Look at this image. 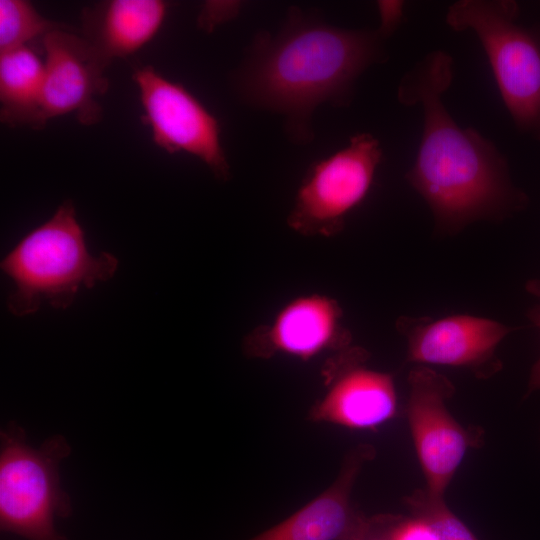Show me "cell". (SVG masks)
<instances>
[{"mask_svg":"<svg viewBox=\"0 0 540 540\" xmlns=\"http://www.w3.org/2000/svg\"><path fill=\"white\" fill-rule=\"evenodd\" d=\"M391 540H440L435 529L424 519L416 516L399 517L390 531Z\"/></svg>","mask_w":540,"mask_h":540,"instance_id":"obj_19","label":"cell"},{"mask_svg":"<svg viewBox=\"0 0 540 540\" xmlns=\"http://www.w3.org/2000/svg\"><path fill=\"white\" fill-rule=\"evenodd\" d=\"M67 28L43 17L25 0H0V53L28 46L36 37Z\"/></svg>","mask_w":540,"mask_h":540,"instance_id":"obj_16","label":"cell"},{"mask_svg":"<svg viewBox=\"0 0 540 540\" xmlns=\"http://www.w3.org/2000/svg\"><path fill=\"white\" fill-rule=\"evenodd\" d=\"M118 266L111 253L89 252L74 204L67 199L1 261L2 272L14 284L6 306L16 317L35 313L42 303L67 309L81 288L112 278Z\"/></svg>","mask_w":540,"mask_h":540,"instance_id":"obj_3","label":"cell"},{"mask_svg":"<svg viewBox=\"0 0 540 540\" xmlns=\"http://www.w3.org/2000/svg\"><path fill=\"white\" fill-rule=\"evenodd\" d=\"M339 302L321 293L288 300L265 324L256 326L243 342L245 353L255 358L283 355L308 361L325 352L351 346Z\"/></svg>","mask_w":540,"mask_h":540,"instance_id":"obj_10","label":"cell"},{"mask_svg":"<svg viewBox=\"0 0 540 540\" xmlns=\"http://www.w3.org/2000/svg\"><path fill=\"white\" fill-rule=\"evenodd\" d=\"M526 290L540 300V279L529 280L526 284ZM528 318L540 329V303L528 312ZM537 390H540V357L534 364L530 373L528 394Z\"/></svg>","mask_w":540,"mask_h":540,"instance_id":"obj_20","label":"cell"},{"mask_svg":"<svg viewBox=\"0 0 540 540\" xmlns=\"http://www.w3.org/2000/svg\"><path fill=\"white\" fill-rule=\"evenodd\" d=\"M45 52L42 117L73 113L83 125L100 121L102 109L96 98L109 86V66L83 36L69 28L57 29L42 38Z\"/></svg>","mask_w":540,"mask_h":540,"instance_id":"obj_12","label":"cell"},{"mask_svg":"<svg viewBox=\"0 0 540 540\" xmlns=\"http://www.w3.org/2000/svg\"><path fill=\"white\" fill-rule=\"evenodd\" d=\"M406 416L416 454L426 480L425 489L444 497L467 450L483 441L479 428H464L447 409L455 386L443 374L425 366L408 375Z\"/></svg>","mask_w":540,"mask_h":540,"instance_id":"obj_7","label":"cell"},{"mask_svg":"<svg viewBox=\"0 0 540 540\" xmlns=\"http://www.w3.org/2000/svg\"><path fill=\"white\" fill-rule=\"evenodd\" d=\"M392 34L376 29L335 27L294 6L281 29L255 35L234 76L247 104L285 117V129L296 143L313 138L314 110L329 102L347 107L358 77L386 61L385 41Z\"/></svg>","mask_w":540,"mask_h":540,"instance_id":"obj_2","label":"cell"},{"mask_svg":"<svg viewBox=\"0 0 540 540\" xmlns=\"http://www.w3.org/2000/svg\"><path fill=\"white\" fill-rule=\"evenodd\" d=\"M374 456L371 445L361 444L352 449L328 489L251 540H366L387 529L398 516L367 517L351 503L356 478L363 465Z\"/></svg>","mask_w":540,"mask_h":540,"instance_id":"obj_13","label":"cell"},{"mask_svg":"<svg viewBox=\"0 0 540 540\" xmlns=\"http://www.w3.org/2000/svg\"><path fill=\"white\" fill-rule=\"evenodd\" d=\"M240 8L241 4L238 1H207L198 15V27L212 32L218 25L234 19L239 14Z\"/></svg>","mask_w":540,"mask_h":540,"instance_id":"obj_18","label":"cell"},{"mask_svg":"<svg viewBox=\"0 0 540 540\" xmlns=\"http://www.w3.org/2000/svg\"><path fill=\"white\" fill-rule=\"evenodd\" d=\"M372 134L353 135L348 145L311 165L294 198L286 222L306 237H333L347 215L367 196L382 160Z\"/></svg>","mask_w":540,"mask_h":540,"instance_id":"obj_6","label":"cell"},{"mask_svg":"<svg viewBox=\"0 0 540 540\" xmlns=\"http://www.w3.org/2000/svg\"><path fill=\"white\" fill-rule=\"evenodd\" d=\"M367 359V351L356 346L334 353L322 372L327 389L311 408L312 421L365 430L396 415L392 376L366 367Z\"/></svg>","mask_w":540,"mask_h":540,"instance_id":"obj_11","label":"cell"},{"mask_svg":"<svg viewBox=\"0 0 540 540\" xmlns=\"http://www.w3.org/2000/svg\"><path fill=\"white\" fill-rule=\"evenodd\" d=\"M167 13L161 0H110L83 12V37L106 63L140 50L158 33Z\"/></svg>","mask_w":540,"mask_h":540,"instance_id":"obj_14","label":"cell"},{"mask_svg":"<svg viewBox=\"0 0 540 540\" xmlns=\"http://www.w3.org/2000/svg\"><path fill=\"white\" fill-rule=\"evenodd\" d=\"M454 61L433 50L400 79V104L420 105L423 130L413 166L405 178L428 204L436 229L456 233L478 220H500L527 204L511 181L505 156L473 128H461L442 96L451 86Z\"/></svg>","mask_w":540,"mask_h":540,"instance_id":"obj_1","label":"cell"},{"mask_svg":"<svg viewBox=\"0 0 540 540\" xmlns=\"http://www.w3.org/2000/svg\"><path fill=\"white\" fill-rule=\"evenodd\" d=\"M133 79L154 143L170 154L185 152L199 158L216 179L228 181L231 169L214 115L182 84L152 66L136 69Z\"/></svg>","mask_w":540,"mask_h":540,"instance_id":"obj_8","label":"cell"},{"mask_svg":"<svg viewBox=\"0 0 540 540\" xmlns=\"http://www.w3.org/2000/svg\"><path fill=\"white\" fill-rule=\"evenodd\" d=\"M67 440L55 435L39 448L28 444L16 423L1 431L0 527L26 540H69L55 521L72 513L62 490L59 465L70 453Z\"/></svg>","mask_w":540,"mask_h":540,"instance_id":"obj_5","label":"cell"},{"mask_svg":"<svg viewBox=\"0 0 540 540\" xmlns=\"http://www.w3.org/2000/svg\"><path fill=\"white\" fill-rule=\"evenodd\" d=\"M396 328L407 340V361L466 368L483 379L502 368L496 350L512 331L497 321L471 315L437 320L401 316Z\"/></svg>","mask_w":540,"mask_h":540,"instance_id":"obj_9","label":"cell"},{"mask_svg":"<svg viewBox=\"0 0 540 540\" xmlns=\"http://www.w3.org/2000/svg\"><path fill=\"white\" fill-rule=\"evenodd\" d=\"M45 67L30 47L0 53V118L11 127L42 129Z\"/></svg>","mask_w":540,"mask_h":540,"instance_id":"obj_15","label":"cell"},{"mask_svg":"<svg viewBox=\"0 0 540 540\" xmlns=\"http://www.w3.org/2000/svg\"><path fill=\"white\" fill-rule=\"evenodd\" d=\"M399 517H398V519H399ZM396 521L392 525H390L387 529H385L384 531H382V532H380V533H378V534H376V535H374V536H372V537H370V538H368L366 540H391L390 531H391L392 526L396 523Z\"/></svg>","mask_w":540,"mask_h":540,"instance_id":"obj_21","label":"cell"},{"mask_svg":"<svg viewBox=\"0 0 540 540\" xmlns=\"http://www.w3.org/2000/svg\"><path fill=\"white\" fill-rule=\"evenodd\" d=\"M518 15L513 0H458L445 21L477 36L514 125L540 141V29L518 24Z\"/></svg>","mask_w":540,"mask_h":540,"instance_id":"obj_4","label":"cell"},{"mask_svg":"<svg viewBox=\"0 0 540 540\" xmlns=\"http://www.w3.org/2000/svg\"><path fill=\"white\" fill-rule=\"evenodd\" d=\"M412 516L426 520L440 540H478L471 530L449 509L444 498L417 489L405 498Z\"/></svg>","mask_w":540,"mask_h":540,"instance_id":"obj_17","label":"cell"}]
</instances>
